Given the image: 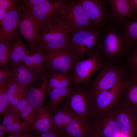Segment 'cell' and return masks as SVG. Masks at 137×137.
<instances>
[{
	"mask_svg": "<svg viewBox=\"0 0 137 137\" xmlns=\"http://www.w3.org/2000/svg\"><path fill=\"white\" fill-rule=\"evenodd\" d=\"M18 27L21 35L30 47L38 46L41 39L42 29L34 20L22 14L19 21Z\"/></svg>",
	"mask_w": 137,
	"mask_h": 137,
	"instance_id": "obj_16",
	"label": "cell"
},
{
	"mask_svg": "<svg viewBox=\"0 0 137 137\" xmlns=\"http://www.w3.org/2000/svg\"><path fill=\"white\" fill-rule=\"evenodd\" d=\"M90 120L80 117L74 118L63 130V137H89Z\"/></svg>",
	"mask_w": 137,
	"mask_h": 137,
	"instance_id": "obj_19",
	"label": "cell"
},
{
	"mask_svg": "<svg viewBox=\"0 0 137 137\" xmlns=\"http://www.w3.org/2000/svg\"><path fill=\"white\" fill-rule=\"evenodd\" d=\"M27 91L23 89L15 95L9 103L10 109L14 107L23 98L27 96Z\"/></svg>",
	"mask_w": 137,
	"mask_h": 137,
	"instance_id": "obj_39",
	"label": "cell"
},
{
	"mask_svg": "<svg viewBox=\"0 0 137 137\" xmlns=\"http://www.w3.org/2000/svg\"><path fill=\"white\" fill-rule=\"evenodd\" d=\"M12 44L10 47L8 61L11 65H16L22 62L28 50L21 35L18 36Z\"/></svg>",
	"mask_w": 137,
	"mask_h": 137,
	"instance_id": "obj_22",
	"label": "cell"
},
{
	"mask_svg": "<svg viewBox=\"0 0 137 137\" xmlns=\"http://www.w3.org/2000/svg\"><path fill=\"white\" fill-rule=\"evenodd\" d=\"M46 57L44 52L37 46L30 47L23 57L22 63L35 73L42 77L47 71L45 65Z\"/></svg>",
	"mask_w": 137,
	"mask_h": 137,
	"instance_id": "obj_18",
	"label": "cell"
},
{
	"mask_svg": "<svg viewBox=\"0 0 137 137\" xmlns=\"http://www.w3.org/2000/svg\"><path fill=\"white\" fill-rule=\"evenodd\" d=\"M93 27L80 30L72 34L68 46L77 62L86 59L97 49L100 38V29Z\"/></svg>",
	"mask_w": 137,
	"mask_h": 137,
	"instance_id": "obj_4",
	"label": "cell"
},
{
	"mask_svg": "<svg viewBox=\"0 0 137 137\" xmlns=\"http://www.w3.org/2000/svg\"><path fill=\"white\" fill-rule=\"evenodd\" d=\"M63 130H55L41 134L39 137H63Z\"/></svg>",
	"mask_w": 137,
	"mask_h": 137,
	"instance_id": "obj_40",
	"label": "cell"
},
{
	"mask_svg": "<svg viewBox=\"0 0 137 137\" xmlns=\"http://www.w3.org/2000/svg\"><path fill=\"white\" fill-rule=\"evenodd\" d=\"M82 6L96 27L101 29L109 22L107 0H76Z\"/></svg>",
	"mask_w": 137,
	"mask_h": 137,
	"instance_id": "obj_13",
	"label": "cell"
},
{
	"mask_svg": "<svg viewBox=\"0 0 137 137\" xmlns=\"http://www.w3.org/2000/svg\"><path fill=\"white\" fill-rule=\"evenodd\" d=\"M37 112V111L29 104L20 113L19 117L22 122L30 125L34 120Z\"/></svg>",
	"mask_w": 137,
	"mask_h": 137,
	"instance_id": "obj_30",
	"label": "cell"
},
{
	"mask_svg": "<svg viewBox=\"0 0 137 137\" xmlns=\"http://www.w3.org/2000/svg\"><path fill=\"white\" fill-rule=\"evenodd\" d=\"M5 86L7 88V94L9 104L15 95L23 88L14 81L11 82Z\"/></svg>",
	"mask_w": 137,
	"mask_h": 137,
	"instance_id": "obj_34",
	"label": "cell"
},
{
	"mask_svg": "<svg viewBox=\"0 0 137 137\" xmlns=\"http://www.w3.org/2000/svg\"><path fill=\"white\" fill-rule=\"evenodd\" d=\"M22 13L17 10L8 11L0 24V42L12 43L18 36L19 21Z\"/></svg>",
	"mask_w": 137,
	"mask_h": 137,
	"instance_id": "obj_15",
	"label": "cell"
},
{
	"mask_svg": "<svg viewBox=\"0 0 137 137\" xmlns=\"http://www.w3.org/2000/svg\"><path fill=\"white\" fill-rule=\"evenodd\" d=\"M60 15V18L69 27L72 33L84 29L96 27L76 0H65L61 6Z\"/></svg>",
	"mask_w": 137,
	"mask_h": 137,
	"instance_id": "obj_7",
	"label": "cell"
},
{
	"mask_svg": "<svg viewBox=\"0 0 137 137\" xmlns=\"http://www.w3.org/2000/svg\"><path fill=\"white\" fill-rule=\"evenodd\" d=\"M11 43L0 42V65L5 66L8 61L9 48Z\"/></svg>",
	"mask_w": 137,
	"mask_h": 137,
	"instance_id": "obj_32",
	"label": "cell"
},
{
	"mask_svg": "<svg viewBox=\"0 0 137 137\" xmlns=\"http://www.w3.org/2000/svg\"><path fill=\"white\" fill-rule=\"evenodd\" d=\"M121 28L131 47L137 46V20L128 21Z\"/></svg>",
	"mask_w": 137,
	"mask_h": 137,
	"instance_id": "obj_28",
	"label": "cell"
},
{
	"mask_svg": "<svg viewBox=\"0 0 137 137\" xmlns=\"http://www.w3.org/2000/svg\"><path fill=\"white\" fill-rule=\"evenodd\" d=\"M92 99L87 87L82 84L72 86V90L59 107L75 116L91 120L93 116Z\"/></svg>",
	"mask_w": 137,
	"mask_h": 137,
	"instance_id": "obj_6",
	"label": "cell"
},
{
	"mask_svg": "<svg viewBox=\"0 0 137 137\" xmlns=\"http://www.w3.org/2000/svg\"><path fill=\"white\" fill-rule=\"evenodd\" d=\"M29 105L27 96L23 98L14 107L10 109L19 117L20 113Z\"/></svg>",
	"mask_w": 137,
	"mask_h": 137,
	"instance_id": "obj_37",
	"label": "cell"
},
{
	"mask_svg": "<svg viewBox=\"0 0 137 137\" xmlns=\"http://www.w3.org/2000/svg\"><path fill=\"white\" fill-rule=\"evenodd\" d=\"M122 102L137 109V79L130 77Z\"/></svg>",
	"mask_w": 137,
	"mask_h": 137,
	"instance_id": "obj_26",
	"label": "cell"
},
{
	"mask_svg": "<svg viewBox=\"0 0 137 137\" xmlns=\"http://www.w3.org/2000/svg\"><path fill=\"white\" fill-rule=\"evenodd\" d=\"M72 34L69 27L60 18L43 28L38 46L44 51L68 47Z\"/></svg>",
	"mask_w": 137,
	"mask_h": 137,
	"instance_id": "obj_5",
	"label": "cell"
},
{
	"mask_svg": "<svg viewBox=\"0 0 137 137\" xmlns=\"http://www.w3.org/2000/svg\"><path fill=\"white\" fill-rule=\"evenodd\" d=\"M50 113L55 130H63L74 118L77 117L60 107Z\"/></svg>",
	"mask_w": 137,
	"mask_h": 137,
	"instance_id": "obj_25",
	"label": "cell"
},
{
	"mask_svg": "<svg viewBox=\"0 0 137 137\" xmlns=\"http://www.w3.org/2000/svg\"><path fill=\"white\" fill-rule=\"evenodd\" d=\"M1 130H2L5 132L6 133L7 132L6 126L4 125L2 123L0 124V131Z\"/></svg>",
	"mask_w": 137,
	"mask_h": 137,
	"instance_id": "obj_44",
	"label": "cell"
},
{
	"mask_svg": "<svg viewBox=\"0 0 137 137\" xmlns=\"http://www.w3.org/2000/svg\"><path fill=\"white\" fill-rule=\"evenodd\" d=\"M89 137H101L99 136L90 134Z\"/></svg>",
	"mask_w": 137,
	"mask_h": 137,
	"instance_id": "obj_46",
	"label": "cell"
},
{
	"mask_svg": "<svg viewBox=\"0 0 137 137\" xmlns=\"http://www.w3.org/2000/svg\"><path fill=\"white\" fill-rule=\"evenodd\" d=\"M125 58V64L130 77L137 79V46L131 47Z\"/></svg>",
	"mask_w": 137,
	"mask_h": 137,
	"instance_id": "obj_27",
	"label": "cell"
},
{
	"mask_svg": "<svg viewBox=\"0 0 137 137\" xmlns=\"http://www.w3.org/2000/svg\"><path fill=\"white\" fill-rule=\"evenodd\" d=\"M18 0H0V9L9 10H17Z\"/></svg>",
	"mask_w": 137,
	"mask_h": 137,
	"instance_id": "obj_38",
	"label": "cell"
},
{
	"mask_svg": "<svg viewBox=\"0 0 137 137\" xmlns=\"http://www.w3.org/2000/svg\"><path fill=\"white\" fill-rule=\"evenodd\" d=\"M21 121L17 115L10 109L5 114L2 123L6 126Z\"/></svg>",
	"mask_w": 137,
	"mask_h": 137,
	"instance_id": "obj_36",
	"label": "cell"
},
{
	"mask_svg": "<svg viewBox=\"0 0 137 137\" xmlns=\"http://www.w3.org/2000/svg\"><path fill=\"white\" fill-rule=\"evenodd\" d=\"M130 79L129 74L114 87L99 93L92 98V117L110 112L120 104Z\"/></svg>",
	"mask_w": 137,
	"mask_h": 137,
	"instance_id": "obj_3",
	"label": "cell"
},
{
	"mask_svg": "<svg viewBox=\"0 0 137 137\" xmlns=\"http://www.w3.org/2000/svg\"><path fill=\"white\" fill-rule=\"evenodd\" d=\"M105 62L97 49L86 59L77 62L73 74L74 85L82 84L87 86L92 76L100 70Z\"/></svg>",
	"mask_w": 137,
	"mask_h": 137,
	"instance_id": "obj_10",
	"label": "cell"
},
{
	"mask_svg": "<svg viewBox=\"0 0 137 137\" xmlns=\"http://www.w3.org/2000/svg\"><path fill=\"white\" fill-rule=\"evenodd\" d=\"M13 81L11 77L10 68L7 67L0 69V85L6 86Z\"/></svg>",
	"mask_w": 137,
	"mask_h": 137,
	"instance_id": "obj_35",
	"label": "cell"
},
{
	"mask_svg": "<svg viewBox=\"0 0 137 137\" xmlns=\"http://www.w3.org/2000/svg\"><path fill=\"white\" fill-rule=\"evenodd\" d=\"M65 0H44L22 13L32 18L42 29L60 18L61 8Z\"/></svg>",
	"mask_w": 137,
	"mask_h": 137,
	"instance_id": "obj_9",
	"label": "cell"
},
{
	"mask_svg": "<svg viewBox=\"0 0 137 137\" xmlns=\"http://www.w3.org/2000/svg\"><path fill=\"white\" fill-rule=\"evenodd\" d=\"M72 86L64 88L52 89L47 92L50 101L46 106L51 112L59 107L71 92Z\"/></svg>",
	"mask_w": 137,
	"mask_h": 137,
	"instance_id": "obj_23",
	"label": "cell"
},
{
	"mask_svg": "<svg viewBox=\"0 0 137 137\" xmlns=\"http://www.w3.org/2000/svg\"><path fill=\"white\" fill-rule=\"evenodd\" d=\"M73 77L72 75L62 73H49L47 92L54 88H64L73 85Z\"/></svg>",
	"mask_w": 137,
	"mask_h": 137,
	"instance_id": "obj_24",
	"label": "cell"
},
{
	"mask_svg": "<svg viewBox=\"0 0 137 137\" xmlns=\"http://www.w3.org/2000/svg\"><path fill=\"white\" fill-rule=\"evenodd\" d=\"M11 65V67L10 69V71L12 79L25 90H28L31 84L43 77L35 73L22 62Z\"/></svg>",
	"mask_w": 137,
	"mask_h": 137,
	"instance_id": "obj_17",
	"label": "cell"
},
{
	"mask_svg": "<svg viewBox=\"0 0 137 137\" xmlns=\"http://www.w3.org/2000/svg\"><path fill=\"white\" fill-rule=\"evenodd\" d=\"M129 74L125 64L105 62L97 75L86 86L92 99L99 93L114 87Z\"/></svg>",
	"mask_w": 137,
	"mask_h": 137,
	"instance_id": "obj_2",
	"label": "cell"
},
{
	"mask_svg": "<svg viewBox=\"0 0 137 137\" xmlns=\"http://www.w3.org/2000/svg\"><path fill=\"white\" fill-rule=\"evenodd\" d=\"M90 131V134L101 137H118L121 133L111 111L93 117Z\"/></svg>",
	"mask_w": 137,
	"mask_h": 137,
	"instance_id": "obj_12",
	"label": "cell"
},
{
	"mask_svg": "<svg viewBox=\"0 0 137 137\" xmlns=\"http://www.w3.org/2000/svg\"><path fill=\"white\" fill-rule=\"evenodd\" d=\"M30 126L31 130L41 134L55 130L51 113L46 106L37 111L35 118Z\"/></svg>",
	"mask_w": 137,
	"mask_h": 137,
	"instance_id": "obj_21",
	"label": "cell"
},
{
	"mask_svg": "<svg viewBox=\"0 0 137 137\" xmlns=\"http://www.w3.org/2000/svg\"><path fill=\"white\" fill-rule=\"evenodd\" d=\"M39 136L40 135L37 136L29 132L18 134L11 135L7 137H39Z\"/></svg>",
	"mask_w": 137,
	"mask_h": 137,
	"instance_id": "obj_41",
	"label": "cell"
},
{
	"mask_svg": "<svg viewBox=\"0 0 137 137\" xmlns=\"http://www.w3.org/2000/svg\"><path fill=\"white\" fill-rule=\"evenodd\" d=\"M100 38L97 49L105 62L113 63L125 57L131 47L123 29L111 24Z\"/></svg>",
	"mask_w": 137,
	"mask_h": 137,
	"instance_id": "obj_1",
	"label": "cell"
},
{
	"mask_svg": "<svg viewBox=\"0 0 137 137\" xmlns=\"http://www.w3.org/2000/svg\"><path fill=\"white\" fill-rule=\"evenodd\" d=\"M44 0H18L17 10L22 13L37 4Z\"/></svg>",
	"mask_w": 137,
	"mask_h": 137,
	"instance_id": "obj_33",
	"label": "cell"
},
{
	"mask_svg": "<svg viewBox=\"0 0 137 137\" xmlns=\"http://www.w3.org/2000/svg\"><path fill=\"white\" fill-rule=\"evenodd\" d=\"M44 52L46 57V69L48 72L49 73H64L73 76L77 61L75 56L69 47Z\"/></svg>",
	"mask_w": 137,
	"mask_h": 137,
	"instance_id": "obj_8",
	"label": "cell"
},
{
	"mask_svg": "<svg viewBox=\"0 0 137 137\" xmlns=\"http://www.w3.org/2000/svg\"><path fill=\"white\" fill-rule=\"evenodd\" d=\"M129 1L132 8L137 14V0H129Z\"/></svg>",
	"mask_w": 137,
	"mask_h": 137,
	"instance_id": "obj_43",
	"label": "cell"
},
{
	"mask_svg": "<svg viewBox=\"0 0 137 137\" xmlns=\"http://www.w3.org/2000/svg\"><path fill=\"white\" fill-rule=\"evenodd\" d=\"M6 127L7 132H10L11 135L29 132L31 130L30 125L21 121L7 125Z\"/></svg>",
	"mask_w": 137,
	"mask_h": 137,
	"instance_id": "obj_29",
	"label": "cell"
},
{
	"mask_svg": "<svg viewBox=\"0 0 137 137\" xmlns=\"http://www.w3.org/2000/svg\"><path fill=\"white\" fill-rule=\"evenodd\" d=\"M110 7L109 22L121 28L129 19L137 20V14L132 8L129 0H107Z\"/></svg>",
	"mask_w": 137,
	"mask_h": 137,
	"instance_id": "obj_14",
	"label": "cell"
},
{
	"mask_svg": "<svg viewBox=\"0 0 137 137\" xmlns=\"http://www.w3.org/2000/svg\"><path fill=\"white\" fill-rule=\"evenodd\" d=\"M49 73L48 72L43 77L39 89L30 87L28 90L27 98L29 104L36 111L43 107L47 95V88Z\"/></svg>",
	"mask_w": 137,
	"mask_h": 137,
	"instance_id": "obj_20",
	"label": "cell"
},
{
	"mask_svg": "<svg viewBox=\"0 0 137 137\" xmlns=\"http://www.w3.org/2000/svg\"><path fill=\"white\" fill-rule=\"evenodd\" d=\"M6 86L0 85V113L5 114L10 109L7 94Z\"/></svg>",
	"mask_w": 137,
	"mask_h": 137,
	"instance_id": "obj_31",
	"label": "cell"
},
{
	"mask_svg": "<svg viewBox=\"0 0 137 137\" xmlns=\"http://www.w3.org/2000/svg\"><path fill=\"white\" fill-rule=\"evenodd\" d=\"M6 133L2 130L0 131V137H4V135Z\"/></svg>",
	"mask_w": 137,
	"mask_h": 137,
	"instance_id": "obj_45",
	"label": "cell"
},
{
	"mask_svg": "<svg viewBox=\"0 0 137 137\" xmlns=\"http://www.w3.org/2000/svg\"><path fill=\"white\" fill-rule=\"evenodd\" d=\"M111 112L121 133L133 137L137 132V109L121 102Z\"/></svg>",
	"mask_w": 137,
	"mask_h": 137,
	"instance_id": "obj_11",
	"label": "cell"
},
{
	"mask_svg": "<svg viewBox=\"0 0 137 137\" xmlns=\"http://www.w3.org/2000/svg\"><path fill=\"white\" fill-rule=\"evenodd\" d=\"M8 11L0 9V24L2 23L6 14Z\"/></svg>",
	"mask_w": 137,
	"mask_h": 137,
	"instance_id": "obj_42",
	"label": "cell"
}]
</instances>
